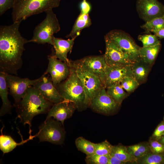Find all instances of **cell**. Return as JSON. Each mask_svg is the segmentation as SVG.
Here are the masks:
<instances>
[{
    "instance_id": "obj_13",
    "label": "cell",
    "mask_w": 164,
    "mask_h": 164,
    "mask_svg": "<svg viewBox=\"0 0 164 164\" xmlns=\"http://www.w3.org/2000/svg\"><path fill=\"white\" fill-rule=\"evenodd\" d=\"M49 63L46 71L50 74L52 83L56 87L57 85L66 80L70 73V66L68 63L60 60L55 55L52 54L48 56Z\"/></svg>"
},
{
    "instance_id": "obj_39",
    "label": "cell",
    "mask_w": 164,
    "mask_h": 164,
    "mask_svg": "<svg viewBox=\"0 0 164 164\" xmlns=\"http://www.w3.org/2000/svg\"><path fill=\"white\" fill-rule=\"evenodd\" d=\"M153 33L159 39H164V28Z\"/></svg>"
},
{
    "instance_id": "obj_9",
    "label": "cell",
    "mask_w": 164,
    "mask_h": 164,
    "mask_svg": "<svg viewBox=\"0 0 164 164\" xmlns=\"http://www.w3.org/2000/svg\"><path fill=\"white\" fill-rule=\"evenodd\" d=\"M44 74L36 79L21 78L12 74H6V81L10 94L13 97L15 103L19 102L25 95L28 88L33 86L43 78Z\"/></svg>"
},
{
    "instance_id": "obj_22",
    "label": "cell",
    "mask_w": 164,
    "mask_h": 164,
    "mask_svg": "<svg viewBox=\"0 0 164 164\" xmlns=\"http://www.w3.org/2000/svg\"><path fill=\"white\" fill-rule=\"evenodd\" d=\"M92 24L91 20L89 14L80 13L70 33L67 35V38L77 37L80 35L83 29L90 26Z\"/></svg>"
},
{
    "instance_id": "obj_12",
    "label": "cell",
    "mask_w": 164,
    "mask_h": 164,
    "mask_svg": "<svg viewBox=\"0 0 164 164\" xmlns=\"http://www.w3.org/2000/svg\"><path fill=\"white\" fill-rule=\"evenodd\" d=\"M136 6L139 17L145 22L164 15V5L157 0H137Z\"/></svg>"
},
{
    "instance_id": "obj_30",
    "label": "cell",
    "mask_w": 164,
    "mask_h": 164,
    "mask_svg": "<svg viewBox=\"0 0 164 164\" xmlns=\"http://www.w3.org/2000/svg\"><path fill=\"white\" fill-rule=\"evenodd\" d=\"M123 88L128 93L133 92L140 85L133 77L127 76L124 77L121 82Z\"/></svg>"
},
{
    "instance_id": "obj_1",
    "label": "cell",
    "mask_w": 164,
    "mask_h": 164,
    "mask_svg": "<svg viewBox=\"0 0 164 164\" xmlns=\"http://www.w3.org/2000/svg\"><path fill=\"white\" fill-rule=\"evenodd\" d=\"M20 23L0 26V70L6 74L17 75L22 65L24 46L29 41L19 31Z\"/></svg>"
},
{
    "instance_id": "obj_20",
    "label": "cell",
    "mask_w": 164,
    "mask_h": 164,
    "mask_svg": "<svg viewBox=\"0 0 164 164\" xmlns=\"http://www.w3.org/2000/svg\"><path fill=\"white\" fill-rule=\"evenodd\" d=\"M151 67L141 59L135 62L132 65L134 77L140 85L146 81Z\"/></svg>"
},
{
    "instance_id": "obj_28",
    "label": "cell",
    "mask_w": 164,
    "mask_h": 164,
    "mask_svg": "<svg viewBox=\"0 0 164 164\" xmlns=\"http://www.w3.org/2000/svg\"><path fill=\"white\" fill-rule=\"evenodd\" d=\"M138 164H164V154H157L150 152L137 159Z\"/></svg>"
},
{
    "instance_id": "obj_11",
    "label": "cell",
    "mask_w": 164,
    "mask_h": 164,
    "mask_svg": "<svg viewBox=\"0 0 164 164\" xmlns=\"http://www.w3.org/2000/svg\"><path fill=\"white\" fill-rule=\"evenodd\" d=\"M103 87L91 100L89 107L94 111L105 115L113 114L121 106L107 93Z\"/></svg>"
},
{
    "instance_id": "obj_23",
    "label": "cell",
    "mask_w": 164,
    "mask_h": 164,
    "mask_svg": "<svg viewBox=\"0 0 164 164\" xmlns=\"http://www.w3.org/2000/svg\"><path fill=\"white\" fill-rule=\"evenodd\" d=\"M161 46L160 44L152 46L140 47V55L141 59L152 66L158 55Z\"/></svg>"
},
{
    "instance_id": "obj_26",
    "label": "cell",
    "mask_w": 164,
    "mask_h": 164,
    "mask_svg": "<svg viewBox=\"0 0 164 164\" xmlns=\"http://www.w3.org/2000/svg\"><path fill=\"white\" fill-rule=\"evenodd\" d=\"M129 153L136 159L144 155L151 152L149 143L142 142L127 146Z\"/></svg>"
},
{
    "instance_id": "obj_31",
    "label": "cell",
    "mask_w": 164,
    "mask_h": 164,
    "mask_svg": "<svg viewBox=\"0 0 164 164\" xmlns=\"http://www.w3.org/2000/svg\"><path fill=\"white\" fill-rule=\"evenodd\" d=\"M138 40L142 42L143 47L154 46L160 44L158 37L155 35L143 34L138 37Z\"/></svg>"
},
{
    "instance_id": "obj_35",
    "label": "cell",
    "mask_w": 164,
    "mask_h": 164,
    "mask_svg": "<svg viewBox=\"0 0 164 164\" xmlns=\"http://www.w3.org/2000/svg\"><path fill=\"white\" fill-rule=\"evenodd\" d=\"M164 135V121L159 124L150 137L151 139L158 141Z\"/></svg>"
},
{
    "instance_id": "obj_25",
    "label": "cell",
    "mask_w": 164,
    "mask_h": 164,
    "mask_svg": "<svg viewBox=\"0 0 164 164\" xmlns=\"http://www.w3.org/2000/svg\"><path fill=\"white\" fill-rule=\"evenodd\" d=\"M111 154L126 163H135L136 161V159L129 153L127 146L121 144L113 145Z\"/></svg>"
},
{
    "instance_id": "obj_41",
    "label": "cell",
    "mask_w": 164,
    "mask_h": 164,
    "mask_svg": "<svg viewBox=\"0 0 164 164\" xmlns=\"http://www.w3.org/2000/svg\"><path fill=\"white\" fill-rule=\"evenodd\" d=\"M163 121H164V118H163Z\"/></svg>"
},
{
    "instance_id": "obj_37",
    "label": "cell",
    "mask_w": 164,
    "mask_h": 164,
    "mask_svg": "<svg viewBox=\"0 0 164 164\" xmlns=\"http://www.w3.org/2000/svg\"><path fill=\"white\" fill-rule=\"evenodd\" d=\"M80 13L88 14L91 9V4L87 0H82L79 4Z\"/></svg>"
},
{
    "instance_id": "obj_7",
    "label": "cell",
    "mask_w": 164,
    "mask_h": 164,
    "mask_svg": "<svg viewBox=\"0 0 164 164\" xmlns=\"http://www.w3.org/2000/svg\"><path fill=\"white\" fill-rule=\"evenodd\" d=\"M69 63L74 69L83 86L86 96V102L88 107L91 100L104 87L101 80L83 69L77 60Z\"/></svg>"
},
{
    "instance_id": "obj_4",
    "label": "cell",
    "mask_w": 164,
    "mask_h": 164,
    "mask_svg": "<svg viewBox=\"0 0 164 164\" xmlns=\"http://www.w3.org/2000/svg\"><path fill=\"white\" fill-rule=\"evenodd\" d=\"M61 0H15L12 17L13 22L58 7Z\"/></svg>"
},
{
    "instance_id": "obj_21",
    "label": "cell",
    "mask_w": 164,
    "mask_h": 164,
    "mask_svg": "<svg viewBox=\"0 0 164 164\" xmlns=\"http://www.w3.org/2000/svg\"><path fill=\"white\" fill-rule=\"evenodd\" d=\"M3 127L1 130V134L0 135V149L4 154L12 151L17 146L22 145L35 137V135H32L29 136L27 139L24 140L19 130V133L21 136L22 141L20 143H17L10 136L3 134L2 130Z\"/></svg>"
},
{
    "instance_id": "obj_40",
    "label": "cell",
    "mask_w": 164,
    "mask_h": 164,
    "mask_svg": "<svg viewBox=\"0 0 164 164\" xmlns=\"http://www.w3.org/2000/svg\"><path fill=\"white\" fill-rule=\"evenodd\" d=\"M158 141L164 145V135L159 139Z\"/></svg>"
},
{
    "instance_id": "obj_29",
    "label": "cell",
    "mask_w": 164,
    "mask_h": 164,
    "mask_svg": "<svg viewBox=\"0 0 164 164\" xmlns=\"http://www.w3.org/2000/svg\"><path fill=\"white\" fill-rule=\"evenodd\" d=\"M141 27L147 32L154 33L164 28V15L145 22Z\"/></svg>"
},
{
    "instance_id": "obj_18",
    "label": "cell",
    "mask_w": 164,
    "mask_h": 164,
    "mask_svg": "<svg viewBox=\"0 0 164 164\" xmlns=\"http://www.w3.org/2000/svg\"><path fill=\"white\" fill-rule=\"evenodd\" d=\"M77 37L65 40L53 36V46L56 57L60 60L68 63L69 60L67 57V54L72 48L74 41Z\"/></svg>"
},
{
    "instance_id": "obj_33",
    "label": "cell",
    "mask_w": 164,
    "mask_h": 164,
    "mask_svg": "<svg viewBox=\"0 0 164 164\" xmlns=\"http://www.w3.org/2000/svg\"><path fill=\"white\" fill-rule=\"evenodd\" d=\"M109 155H101L95 153L86 156L85 161L87 164H108Z\"/></svg>"
},
{
    "instance_id": "obj_19",
    "label": "cell",
    "mask_w": 164,
    "mask_h": 164,
    "mask_svg": "<svg viewBox=\"0 0 164 164\" xmlns=\"http://www.w3.org/2000/svg\"><path fill=\"white\" fill-rule=\"evenodd\" d=\"M6 75L5 73L0 71V96L2 102L0 110L1 116L10 113L12 107L8 98L9 89L6 81Z\"/></svg>"
},
{
    "instance_id": "obj_24",
    "label": "cell",
    "mask_w": 164,
    "mask_h": 164,
    "mask_svg": "<svg viewBox=\"0 0 164 164\" xmlns=\"http://www.w3.org/2000/svg\"><path fill=\"white\" fill-rule=\"evenodd\" d=\"M106 89L107 94L120 105L128 96V94L124 91L121 83L114 84Z\"/></svg>"
},
{
    "instance_id": "obj_17",
    "label": "cell",
    "mask_w": 164,
    "mask_h": 164,
    "mask_svg": "<svg viewBox=\"0 0 164 164\" xmlns=\"http://www.w3.org/2000/svg\"><path fill=\"white\" fill-rule=\"evenodd\" d=\"M76 109V107L73 103L64 100L53 105L48 112L46 118L53 117L63 125L64 121L70 118Z\"/></svg>"
},
{
    "instance_id": "obj_36",
    "label": "cell",
    "mask_w": 164,
    "mask_h": 164,
    "mask_svg": "<svg viewBox=\"0 0 164 164\" xmlns=\"http://www.w3.org/2000/svg\"><path fill=\"white\" fill-rule=\"evenodd\" d=\"M15 0H0V15L1 16L8 9L12 8Z\"/></svg>"
},
{
    "instance_id": "obj_10",
    "label": "cell",
    "mask_w": 164,
    "mask_h": 164,
    "mask_svg": "<svg viewBox=\"0 0 164 164\" xmlns=\"http://www.w3.org/2000/svg\"><path fill=\"white\" fill-rule=\"evenodd\" d=\"M104 38L106 49L104 56L108 66H124L132 65L134 63L116 43L105 36Z\"/></svg>"
},
{
    "instance_id": "obj_15",
    "label": "cell",
    "mask_w": 164,
    "mask_h": 164,
    "mask_svg": "<svg viewBox=\"0 0 164 164\" xmlns=\"http://www.w3.org/2000/svg\"><path fill=\"white\" fill-rule=\"evenodd\" d=\"M47 73L45 72L42 79L33 86L39 91L46 99L53 104L64 101L56 88L53 85L51 76H46Z\"/></svg>"
},
{
    "instance_id": "obj_3",
    "label": "cell",
    "mask_w": 164,
    "mask_h": 164,
    "mask_svg": "<svg viewBox=\"0 0 164 164\" xmlns=\"http://www.w3.org/2000/svg\"><path fill=\"white\" fill-rule=\"evenodd\" d=\"M70 70V74L65 80L56 87L64 100L73 103L77 109L81 111L88 107L86 102V96L82 83L74 69L68 62Z\"/></svg>"
},
{
    "instance_id": "obj_27",
    "label": "cell",
    "mask_w": 164,
    "mask_h": 164,
    "mask_svg": "<svg viewBox=\"0 0 164 164\" xmlns=\"http://www.w3.org/2000/svg\"><path fill=\"white\" fill-rule=\"evenodd\" d=\"M75 144L77 149L85 154L86 156L94 153L95 143L92 142L82 137L77 138L75 141Z\"/></svg>"
},
{
    "instance_id": "obj_32",
    "label": "cell",
    "mask_w": 164,
    "mask_h": 164,
    "mask_svg": "<svg viewBox=\"0 0 164 164\" xmlns=\"http://www.w3.org/2000/svg\"><path fill=\"white\" fill-rule=\"evenodd\" d=\"M113 145L105 140L101 143H95L94 153L101 155H106L111 154Z\"/></svg>"
},
{
    "instance_id": "obj_14",
    "label": "cell",
    "mask_w": 164,
    "mask_h": 164,
    "mask_svg": "<svg viewBox=\"0 0 164 164\" xmlns=\"http://www.w3.org/2000/svg\"><path fill=\"white\" fill-rule=\"evenodd\" d=\"M77 61L83 69L98 77L103 83L108 66L104 55L88 56Z\"/></svg>"
},
{
    "instance_id": "obj_2",
    "label": "cell",
    "mask_w": 164,
    "mask_h": 164,
    "mask_svg": "<svg viewBox=\"0 0 164 164\" xmlns=\"http://www.w3.org/2000/svg\"><path fill=\"white\" fill-rule=\"evenodd\" d=\"M53 104L33 86L29 87L24 97L15 103L17 118L23 125H29V136H32V121L33 118L39 114L48 113Z\"/></svg>"
},
{
    "instance_id": "obj_34",
    "label": "cell",
    "mask_w": 164,
    "mask_h": 164,
    "mask_svg": "<svg viewBox=\"0 0 164 164\" xmlns=\"http://www.w3.org/2000/svg\"><path fill=\"white\" fill-rule=\"evenodd\" d=\"M149 144L152 153L157 154H164V145L158 141L150 138Z\"/></svg>"
},
{
    "instance_id": "obj_38",
    "label": "cell",
    "mask_w": 164,
    "mask_h": 164,
    "mask_svg": "<svg viewBox=\"0 0 164 164\" xmlns=\"http://www.w3.org/2000/svg\"><path fill=\"white\" fill-rule=\"evenodd\" d=\"M126 163L121 161L111 154L109 155L108 164H125Z\"/></svg>"
},
{
    "instance_id": "obj_5",
    "label": "cell",
    "mask_w": 164,
    "mask_h": 164,
    "mask_svg": "<svg viewBox=\"0 0 164 164\" xmlns=\"http://www.w3.org/2000/svg\"><path fill=\"white\" fill-rule=\"evenodd\" d=\"M45 12V18L36 27L33 37L28 41L41 44L47 43L53 46V34L60 31V26L56 16L52 9H49Z\"/></svg>"
},
{
    "instance_id": "obj_8",
    "label": "cell",
    "mask_w": 164,
    "mask_h": 164,
    "mask_svg": "<svg viewBox=\"0 0 164 164\" xmlns=\"http://www.w3.org/2000/svg\"><path fill=\"white\" fill-rule=\"evenodd\" d=\"M116 43L133 63L139 60L140 47L128 34L120 30H111L105 35Z\"/></svg>"
},
{
    "instance_id": "obj_6",
    "label": "cell",
    "mask_w": 164,
    "mask_h": 164,
    "mask_svg": "<svg viewBox=\"0 0 164 164\" xmlns=\"http://www.w3.org/2000/svg\"><path fill=\"white\" fill-rule=\"evenodd\" d=\"M35 135L40 142H47L52 144H63L66 137V132L61 122L52 117L46 118L39 127Z\"/></svg>"
},
{
    "instance_id": "obj_16",
    "label": "cell",
    "mask_w": 164,
    "mask_h": 164,
    "mask_svg": "<svg viewBox=\"0 0 164 164\" xmlns=\"http://www.w3.org/2000/svg\"><path fill=\"white\" fill-rule=\"evenodd\" d=\"M127 76L134 77L132 65L108 66L105 72L103 84L106 88L114 84L121 83L122 79Z\"/></svg>"
}]
</instances>
